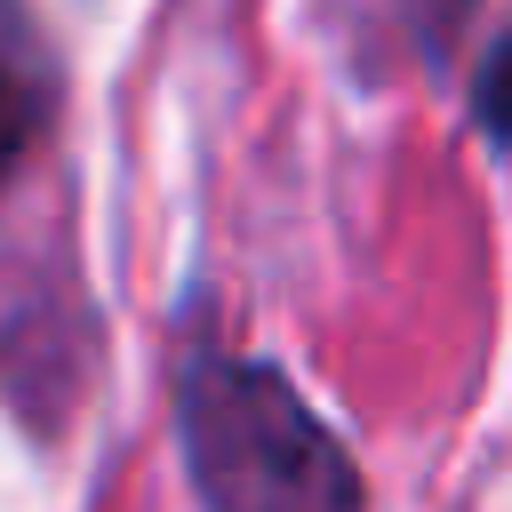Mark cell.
I'll use <instances>...</instances> for the list:
<instances>
[{
    "instance_id": "obj_1",
    "label": "cell",
    "mask_w": 512,
    "mask_h": 512,
    "mask_svg": "<svg viewBox=\"0 0 512 512\" xmlns=\"http://www.w3.org/2000/svg\"><path fill=\"white\" fill-rule=\"evenodd\" d=\"M176 432L208 512H360L344 440L272 360L200 352L176 384Z\"/></svg>"
},
{
    "instance_id": "obj_2",
    "label": "cell",
    "mask_w": 512,
    "mask_h": 512,
    "mask_svg": "<svg viewBox=\"0 0 512 512\" xmlns=\"http://www.w3.org/2000/svg\"><path fill=\"white\" fill-rule=\"evenodd\" d=\"M56 120V56L24 0H0V184L24 168V152Z\"/></svg>"
},
{
    "instance_id": "obj_3",
    "label": "cell",
    "mask_w": 512,
    "mask_h": 512,
    "mask_svg": "<svg viewBox=\"0 0 512 512\" xmlns=\"http://www.w3.org/2000/svg\"><path fill=\"white\" fill-rule=\"evenodd\" d=\"M472 112H480V128H488L496 144H512V32L488 48V64H480V88H472Z\"/></svg>"
}]
</instances>
